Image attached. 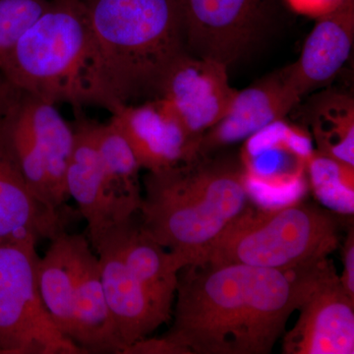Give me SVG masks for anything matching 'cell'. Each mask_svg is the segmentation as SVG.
Wrapping results in <instances>:
<instances>
[{
    "instance_id": "6da1fadb",
    "label": "cell",
    "mask_w": 354,
    "mask_h": 354,
    "mask_svg": "<svg viewBox=\"0 0 354 354\" xmlns=\"http://www.w3.org/2000/svg\"><path fill=\"white\" fill-rule=\"evenodd\" d=\"M329 262L295 271L211 263L178 274L171 328L187 354H268Z\"/></svg>"
},
{
    "instance_id": "7a4b0ae2",
    "label": "cell",
    "mask_w": 354,
    "mask_h": 354,
    "mask_svg": "<svg viewBox=\"0 0 354 354\" xmlns=\"http://www.w3.org/2000/svg\"><path fill=\"white\" fill-rule=\"evenodd\" d=\"M140 225L184 267L202 264L214 242L248 207L241 160H194L144 178Z\"/></svg>"
},
{
    "instance_id": "3957f363",
    "label": "cell",
    "mask_w": 354,
    "mask_h": 354,
    "mask_svg": "<svg viewBox=\"0 0 354 354\" xmlns=\"http://www.w3.org/2000/svg\"><path fill=\"white\" fill-rule=\"evenodd\" d=\"M101 68L109 111L157 97L185 53L181 0H80Z\"/></svg>"
},
{
    "instance_id": "277c9868",
    "label": "cell",
    "mask_w": 354,
    "mask_h": 354,
    "mask_svg": "<svg viewBox=\"0 0 354 354\" xmlns=\"http://www.w3.org/2000/svg\"><path fill=\"white\" fill-rule=\"evenodd\" d=\"M0 73L57 104L109 109L99 57L80 0H50Z\"/></svg>"
},
{
    "instance_id": "5b68a950",
    "label": "cell",
    "mask_w": 354,
    "mask_h": 354,
    "mask_svg": "<svg viewBox=\"0 0 354 354\" xmlns=\"http://www.w3.org/2000/svg\"><path fill=\"white\" fill-rule=\"evenodd\" d=\"M337 243L335 216L313 205L247 207L214 242L203 263L295 271L325 262Z\"/></svg>"
},
{
    "instance_id": "8992f818",
    "label": "cell",
    "mask_w": 354,
    "mask_h": 354,
    "mask_svg": "<svg viewBox=\"0 0 354 354\" xmlns=\"http://www.w3.org/2000/svg\"><path fill=\"white\" fill-rule=\"evenodd\" d=\"M39 258L31 242L0 245V354H83L44 307Z\"/></svg>"
},
{
    "instance_id": "52a82bcc",
    "label": "cell",
    "mask_w": 354,
    "mask_h": 354,
    "mask_svg": "<svg viewBox=\"0 0 354 354\" xmlns=\"http://www.w3.org/2000/svg\"><path fill=\"white\" fill-rule=\"evenodd\" d=\"M269 0H181L186 51L230 68L259 38Z\"/></svg>"
},
{
    "instance_id": "ba28073f",
    "label": "cell",
    "mask_w": 354,
    "mask_h": 354,
    "mask_svg": "<svg viewBox=\"0 0 354 354\" xmlns=\"http://www.w3.org/2000/svg\"><path fill=\"white\" fill-rule=\"evenodd\" d=\"M237 93L227 66L185 51L167 70L157 97L191 134L202 138L227 115Z\"/></svg>"
},
{
    "instance_id": "9c48e42d",
    "label": "cell",
    "mask_w": 354,
    "mask_h": 354,
    "mask_svg": "<svg viewBox=\"0 0 354 354\" xmlns=\"http://www.w3.org/2000/svg\"><path fill=\"white\" fill-rule=\"evenodd\" d=\"M298 310L297 323L283 339V353H354V298L332 266L323 270Z\"/></svg>"
},
{
    "instance_id": "30bf717a",
    "label": "cell",
    "mask_w": 354,
    "mask_h": 354,
    "mask_svg": "<svg viewBox=\"0 0 354 354\" xmlns=\"http://www.w3.org/2000/svg\"><path fill=\"white\" fill-rule=\"evenodd\" d=\"M111 123L127 139L141 169L164 171L200 155L202 138L191 134L158 97L111 111Z\"/></svg>"
},
{
    "instance_id": "8fae6325",
    "label": "cell",
    "mask_w": 354,
    "mask_h": 354,
    "mask_svg": "<svg viewBox=\"0 0 354 354\" xmlns=\"http://www.w3.org/2000/svg\"><path fill=\"white\" fill-rule=\"evenodd\" d=\"M74 216L71 209L55 211L39 201L0 134V245L50 241Z\"/></svg>"
},
{
    "instance_id": "7c38bea8",
    "label": "cell",
    "mask_w": 354,
    "mask_h": 354,
    "mask_svg": "<svg viewBox=\"0 0 354 354\" xmlns=\"http://www.w3.org/2000/svg\"><path fill=\"white\" fill-rule=\"evenodd\" d=\"M118 353L145 339L171 316L149 295L120 256L104 244L95 247Z\"/></svg>"
},
{
    "instance_id": "4fadbf2b",
    "label": "cell",
    "mask_w": 354,
    "mask_h": 354,
    "mask_svg": "<svg viewBox=\"0 0 354 354\" xmlns=\"http://www.w3.org/2000/svg\"><path fill=\"white\" fill-rule=\"evenodd\" d=\"M353 41L354 0H344L318 18L297 62L283 70L291 90L301 99L330 81L348 59Z\"/></svg>"
},
{
    "instance_id": "5bb4252c",
    "label": "cell",
    "mask_w": 354,
    "mask_h": 354,
    "mask_svg": "<svg viewBox=\"0 0 354 354\" xmlns=\"http://www.w3.org/2000/svg\"><path fill=\"white\" fill-rule=\"evenodd\" d=\"M241 162L247 187L295 188L311 158V141L285 120L268 125L245 140Z\"/></svg>"
},
{
    "instance_id": "9a60e30c",
    "label": "cell",
    "mask_w": 354,
    "mask_h": 354,
    "mask_svg": "<svg viewBox=\"0 0 354 354\" xmlns=\"http://www.w3.org/2000/svg\"><path fill=\"white\" fill-rule=\"evenodd\" d=\"M299 101L286 82L283 70L239 91L227 115L203 135L200 153L207 155L246 140L268 125L285 120Z\"/></svg>"
},
{
    "instance_id": "2e32d148",
    "label": "cell",
    "mask_w": 354,
    "mask_h": 354,
    "mask_svg": "<svg viewBox=\"0 0 354 354\" xmlns=\"http://www.w3.org/2000/svg\"><path fill=\"white\" fill-rule=\"evenodd\" d=\"M100 244L113 249L153 300L171 316L183 262L147 234L135 216L109 228L92 247Z\"/></svg>"
},
{
    "instance_id": "e0dca14e",
    "label": "cell",
    "mask_w": 354,
    "mask_h": 354,
    "mask_svg": "<svg viewBox=\"0 0 354 354\" xmlns=\"http://www.w3.org/2000/svg\"><path fill=\"white\" fill-rule=\"evenodd\" d=\"M74 146L66 171V188L87 221L88 239L95 243L109 228L106 176L95 145L93 120L78 118L72 124Z\"/></svg>"
},
{
    "instance_id": "ac0fdd59",
    "label": "cell",
    "mask_w": 354,
    "mask_h": 354,
    "mask_svg": "<svg viewBox=\"0 0 354 354\" xmlns=\"http://www.w3.org/2000/svg\"><path fill=\"white\" fill-rule=\"evenodd\" d=\"M95 145L106 176V206L109 228L139 213L142 202L138 160L132 149L111 121L93 120Z\"/></svg>"
},
{
    "instance_id": "d6986e66",
    "label": "cell",
    "mask_w": 354,
    "mask_h": 354,
    "mask_svg": "<svg viewBox=\"0 0 354 354\" xmlns=\"http://www.w3.org/2000/svg\"><path fill=\"white\" fill-rule=\"evenodd\" d=\"M88 243L81 253L73 290V327L70 339L83 353H118L99 259Z\"/></svg>"
},
{
    "instance_id": "ffe728a7",
    "label": "cell",
    "mask_w": 354,
    "mask_h": 354,
    "mask_svg": "<svg viewBox=\"0 0 354 354\" xmlns=\"http://www.w3.org/2000/svg\"><path fill=\"white\" fill-rule=\"evenodd\" d=\"M37 265V279L44 307L60 332L70 339L73 327V290L79 262L88 236L60 232Z\"/></svg>"
},
{
    "instance_id": "44dd1931",
    "label": "cell",
    "mask_w": 354,
    "mask_h": 354,
    "mask_svg": "<svg viewBox=\"0 0 354 354\" xmlns=\"http://www.w3.org/2000/svg\"><path fill=\"white\" fill-rule=\"evenodd\" d=\"M310 124L321 155L354 167V102L342 93L319 95L310 109Z\"/></svg>"
},
{
    "instance_id": "7402d4cb",
    "label": "cell",
    "mask_w": 354,
    "mask_h": 354,
    "mask_svg": "<svg viewBox=\"0 0 354 354\" xmlns=\"http://www.w3.org/2000/svg\"><path fill=\"white\" fill-rule=\"evenodd\" d=\"M308 171L317 197L339 213H353V167L334 158L312 153Z\"/></svg>"
},
{
    "instance_id": "603a6c76",
    "label": "cell",
    "mask_w": 354,
    "mask_h": 354,
    "mask_svg": "<svg viewBox=\"0 0 354 354\" xmlns=\"http://www.w3.org/2000/svg\"><path fill=\"white\" fill-rule=\"evenodd\" d=\"M50 0H0V69L25 32Z\"/></svg>"
},
{
    "instance_id": "cb8c5ba5",
    "label": "cell",
    "mask_w": 354,
    "mask_h": 354,
    "mask_svg": "<svg viewBox=\"0 0 354 354\" xmlns=\"http://www.w3.org/2000/svg\"><path fill=\"white\" fill-rule=\"evenodd\" d=\"M122 354H187L181 346L174 344L165 335L155 339H140L124 349Z\"/></svg>"
},
{
    "instance_id": "d4e9b609",
    "label": "cell",
    "mask_w": 354,
    "mask_h": 354,
    "mask_svg": "<svg viewBox=\"0 0 354 354\" xmlns=\"http://www.w3.org/2000/svg\"><path fill=\"white\" fill-rule=\"evenodd\" d=\"M295 12L319 18L337 8L344 0H286Z\"/></svg>"
},
{
    "instance_id": "484cf974",
    "label": "cell",
    "mask_w": 354,
    "mask_h": 354,
    "mask_svg": "<svg viewBox=\"0 0 354 354\" xmlns=\"http://www.w3.org/2000/svg\"><path fill=\"white\" fill-rule=\"evenodd\" d=\"M344 270L341 278L342 286L346 292L354 298V239L353 232L348 235L344 244Z\"/></svg>"
}]
</instances>
